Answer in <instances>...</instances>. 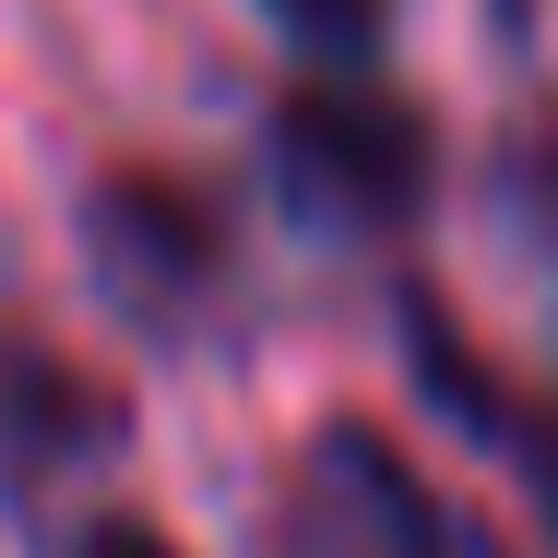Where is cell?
<instances>
[{"label": "cell", "instance_id": "obj_4", "mask_svg": "<svg viewBox=\"0 0 558 558\" xmlns=\"http://www.w3.org/2000/svg\"><path fill=\"white\" fill-rule=\"evenodd\" d=\"M416 368H428L440 416H463L475 440H511V451H523V475H535V499H547V523H558V404H511V392H487L475 356H463V333H451L440 310H416Z\"/></svg>", "mask_w": 558, "mask_h": 558}, {"label": "cell", "instance_id": "obj_1", "mask_svg": "<svg viewBox=\"0 0 558 558\" xmlns=\"http://www.w3.org/2000/svg\"><path fill=\"white\" fill-rule=\"evenodd\" d=\"M262 155H274V191L322 238H392V226H416V203H428V119L404 108V96H380L368 72L286 84Z\"/></svg>", "mask_w": 558, "mask_h": 558}, {"label": "cell", "instance_id": "obj_6", "mask_svg": "<svg viewBox=\"0 0 558 558\" xmlns=\"http://www.w3.org/2000/svg\"><path fill=\"white\" fill-rule=\"evenodd\" d=\"M499 203H511L523 238L558 262V131H535V143H511V155H499Z\"/></svg>", "mask_w": 558, "mask_h": 558}, {"label": "cell", "instance_id": "obj_2", "mask_svg": "<svg viewBox=\"0 0 558 558\" xmlns=\"http://www.w3.org/2000/svg\"><path fill=\"white\" fill-rule=\"evenodd\" d=\"M84 262H96L119 322H143V333H167V344L203 333L226 310V286H238L226 215L191 179H167V167H108L84 191Z\"/></svg>", "mask_w": 558, "mask_h": 558}, {"label": "cell", "instance_id": "obj_5", "mask_svg": "<svg viewBox=\"0 0 558 558\" xmlns=\"http://www.w3.org/2000/svg\"><path fill=\"white\" fill-rule=\"evenodd\" d=\"M262 12L286 24V48L310 72H368L380 36H392V0H262Z\"/></svg>", "mask_w": 558, "mask_h": 558}, {"label": "cell", "instance_id": "obj_3", "mask_svg": "<svg viewBox=\"0 0 558 558\" xmlns=\"http://www.w3.org/2000/svg\"><path fill=\"white\" fill-rule=\"evenodd\" d=\"M274 547L286 558H463L440 487L380 440V428H322L286 475V511H274Z\"/></svg>", "mask_w": 558, "mask_h": 558}, {"label": "cell", "instance_id": "obj_7", "mask_svg": "<svg viewBox=\"0 0 558 558\" xmlns=\"http://www.w3.org/2000/svg\"><path fill=\"white\" fill-rule=\"evenodd\" d=\"M72 558H179V547H167L155 523H84V535H72Z\"/></svg>", "mask_w": 558, "mask_h": 558}]
</instances>
